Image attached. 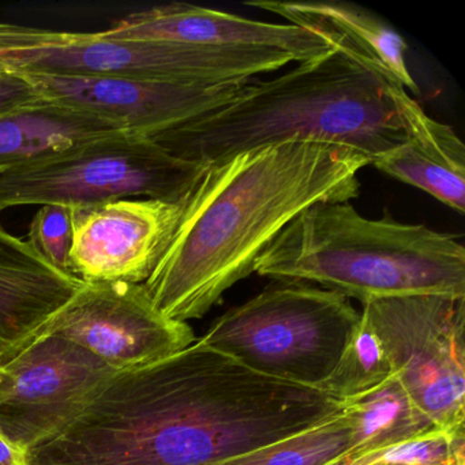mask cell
<instances>
[{
    "label": "cell",
    "mask_w": 465,
    "mask_h": 465,
    "mask_svg": "<svg viewBox=\"0 0 465 465\" xmlns=\"http://www.w3.org/2000/svg\"><path fill=\"white\" fill-rule=\"evenodd\" d=\"M344 404L201 341L116 371L26 465H216L323 423Z\"/></svg>",
    "instance_id": "cell-1"
},
{
    "label": "cell",
    "mask_w": 465,
    "mask_h": 465,
    "mask_svg": "<svg viewBox=\"0 0 465 465\" xmlns=\"http://www.w3.org/2000/svg\"><path fill=\"white\" fill-rule=\"evenodd\" d=\"M371 160L334 143L293 140L206 165L143 288L157 309L186 322L203 317L302 212L350 203Z\"/></svg>",
    "instance_id": "cell-2"
},
{
    "label": "cell",
    "mask_w": 465,
    "mask_h": 465,
    "mask_svg": "<svg viewBox=\"0 0 465 465\" xmlns=\"http://www.w3.org/2000/svg\"><path fill=\"white\" fill-rule=\"evenodd\" d=\"M393 86L333 47L279 77L250 81L224 107L152 140L203 165L293 140L348 146L372 162L404 140Z\"/></svg>",
    "instance_id": "cell-3"
},
{
    "label": "cell",
    "mask_w": 465,
    "mask_h": 465,
    "mask_svg": "<svg viewBox=\"0 0 465 465\" xmlns=\"http://www.w3.org/2000/svg\"><path fill=\"white\" fill-rule=\"evenodd\" d=\"M254 273L318 284L361 303L407 295L465 298V249L456 236L397 222L388 212L367 219L350 203L302 212L261 254Z\"/></svg>",
    "instance_id": "cell-4"
},
{
    "label": "cell",
    "mask_w": 465,
    "mask_h": 465,
    "mask_svg": "<svg viewBox=\"0 0 465 465\" xmlns=\"http://www.w3.org/2000/svg\"><path fill=\"white\" fill-rule=\"evenodd\" d=\"M293 59L257 48L114 40L0 23V70L15 74L113 77L217 86L247 83Z\"/></svg>",
    "instance_id": "cell-5"
},
{
    "label": "cell",
    "mask_w": 465,
    "mask_h": 465,
    "mask_svg": "<svg viewBox=\"0 0 465 465\" xmlns=\"http://www.w3.org/2000/svg\"><path fill=\"white\" fill-rule=\"evenodd\" d=\"M359 321L361 312L341 293L279 282L225 312L198 341L258 374L318 389Z\"/></svg>",
    "instance_id": "cell-6"
},
{
    "label": "cell",
    "mask_w": 465,
    "mask_h": 465,
    "mask_svg": "<svg viewBox=\"0 0 465 465\" xmlns=\"http://www.w3.org/2000/svg\"><path fill=\"white\" fill-rule=\"evenodd\" d=\"M206 165L143 135L116 133L0 171V213L25 205H94L146 197L184 203Z\"/></svg>",
    "instance_id": "cell-7"
},
{
    "label": "cell",
    "mask_w": 465,
    "mask_h": 465,
    "mask_svg": "<svg viewBox=\"0 0 465 465\" xmlns=\"http://www.w3.org/2000/svg\"><path fill=\"white\" fill-rule=\"evenodd\" d=\"M361 304L413 404L437 429L465 437V298L391 296Z\"/></svg>",
    "instance_id": "cell-8"
},
{
    "label": "cell",
    "mask_w": 465,
    "mask_h": 465,
    "mask_svg": "<svg viewBox=\"0 0 465 465\" xmlns=\"http://www.w3.org/2000/svg\"><path fill=\"white\" fill-rule=\"evenodd\" d=\"M114 372L70 340L40 334L0 366V431L28 453L69 424Z\"/></svg>",
    "instance_id": "cell-9"
},
{
    "label": "cell",
    "mask_w": 465,
    "mask_h": 465,
    "mask_svg": "<svg viewBox=\"0 0 465 465\" xmlns=\"http://www.w3.org/2000/svg\"><path fill=\"white\" fill-rule=\"evenodd\" d=\"M43 333L70 340L114 371L153 363L197 341L192 326L163 314L143 284L124 282H84Z\"/></svg>",
    "instance_id": "cell-10"
},
{
    "label": "cell",
    "mask_w": 465,
    "mask_h": 465,
    "mask_svg": "<svg viewBox=\"0 0 465 465\" xmlns=\"http://www.w3.org/2000/svg\"><path fill=\"white\" fill-rule=\"evenodd\" d=\"M23 75V74H20ZM42 99L154 138L232 102L247 83L200 86L113 77L24 74Z\"/></svg>",
    "instance_id": "cell-11"
},
{
    "label": "cell",
    "mask_w": 465,
    "mask_h": 465,
    "mask_svg": "<svg viewBox=\"0 0 465 465\" xmlns=\"http://www.w3.org/2000/svg\"><path fill=\"white\" fill-rule=\"evenodd\" d=\"M183 205L124 198L73 208V276L83 282L143 284L170 243Z\"/></svg>",
    "instance_id": "cell-12"
},
{
    "label": "cell",
    "mask_w": 465,
    "mask_h": 465,
    "mask_svg": "<svg viewBox=\"0 0 465 465\" xmlns=\"http://www.w3.org/2000/svg\"><path fill=\"white\" fill-rule=\"evenodd\" d=\"M102 34L114 40L276 51L287 54L298 64L333 50L325 37L299 26L247 20L187 4L163 5L132 13Z\"/></svg>",
    "instance_id": "cell-13"
},
{
    "label": "cell",
    "mask_w": 465,
    "mask_h": 465,
    "mask_svg": "<svg viewBox=\"0 0 465 465\" xmlns=\"http://www.w3.org/2000/svg\"><path fill=\"white\" fill-rule=\"evenodd\" d=\"M83 284L0 225V366L39 337Z\"/></svg>",
    "instance_id": "cell-14"
},
{
    "label": "cell",
    "mask_w": 465,
    "mask_h": 465,
    "mask_svg": "<svg viewBox=\"0 0 465 465\" xmlns=\"http://www.w3.org/2000/svg\"><path fill=\"white\" fill-rule=\"evenodd\" d=\"M247 6L279 15L290 25L315 32L334 48L347 54L383 80L410 89L419 88L405 62L407 43L401 35L374 13L336 0L282 2L252 0Z\"/></svg>",
    "instance_id": "cell-15"
},
{
    "label": "cell",
    "mask_w": 465,
    "mask_h": 465,
    "mask_svg": "<svg viewBox=\"0 0 465 465\" xmlns=\"http://www.w3.org/2000/svg\"><path fill=\"white\" fill-rule=\"evenodd\" d=\"M404 140L371 162L381 173L423 190L459 214L465 212V146L449 124L424 113L402 86L391 88Z\"/></svg>",
    "instance_id": "cell-16"
},
{
    "label": "cell",
    "mask_w": 465,
    "mask_h": 465,
    "mask_svg": "<svg viewBox=\"0 0 465 465\" xmlns=\"http://www.w3.org/2000/svg\"><path fill=\"white\" fill-rule=\"evenodd\" d=\"M122 132L99 116L43 99L0 115V171Z\"/></svg>",
    "instance_id": "cell-17"
},
{
    "label": "cell",
    "mask_w": 465,
    "mask_h": 465,
    "mask_svg": "<svg viewBox=\"0 0 465 465\" xmlns=\"http://www.w3.org/2000/svg\"><path fill=\"white\" fill-rule=\"evenodd\" d=\"M352 420V440L342 454L369 453L435 431L437 426L413 404L396 377L345 402Z\"/></svg>",
    "instance_id": "cell-18"
},
{
    "label": "cell",
    "mask_w": 465,
    "mask_h": 465,
    "mask_svg": "<svg viewBox=\"0 0 465 465\" xmlns=\"http://www.w3.org/2000/svg\"><path fill=\"white\" fill-rule=\"evenodd\" d=\"M351 440L352 420L344 410L312 429L216 465H326L347 451Z\"/></svg>",
    "instance_id": "cell-19"
},
{
    "label": "cell",
    "mask_w": 465,
    "mask_h": 465,
    "mask_svg": "<svg viewBox=\"0 0 465 465\" xmlns=\"http://www.w3.org/2000/svg\"><path fill=\"white\" fill-rule=\"evenodd\" d=\"M394 377L393 364L377 331L361 312V321L336 369L318 391L345 402L374 391Z\"/></svg>",
    "instance_id": "cell-20"
},
{
    "label": "cell",
    "mask_w": 465,
    "mask_h": 465,
    "mask_svg": "<svg viewBox=\"0 0 465 465\" xmlns=\"http://www.w3.org/2000/svg\"><path fill=\"white\" fill-rule=\"evenodd\" d=\"M465 449V437H451L442 430L413 438L400 445L364 454H341L326 465H437Z\"/></svg>",
    "instance_id": "cell-21"
},
{
    "label": "cell",
    "mask_w": 465,
    "mask_h": 465,
    "mask_svg": "<svg viewBox=\"0 0 465 465\" xmlns=\"http://www.w3.org/2000/svg\"><path fill=\"white\" fill-rule=\"evenodd\" d=\"M26 242L56 271L73 276L69 260L73 246V208L42 206L32 219Z\"/></svg>",
    "instance_id": "cell-22"
},
{
    "label": "cell",
    "mask_w": 465,
    "mask_h": 465,
    "mask_svg": "<svg viewBox=\"0 0 465 465\" xmlns=\"http://www.w3.org/2000/svg\"><path fill=\"white\" fill-rule=\"evenodd\" d=\"M31 83L15 73L0 70V115L42 102Z\"/></svg>",
    "instance_id": "cell-23"
},
{
    "label": "cell",
    "mask_w": 465,
    "mask_h": 465,
    "mask_svg": "<svg viewBox=\"0 0 465 465\" xmlns=\"http://www.w3.org/2000/svg\"><path fill=\"white\" fill-rule=\"evenodd\" d=\"M0 465H26V454L0 431Z\"/></svg>",
    "instance_id": "cell-24"
},
{
    "label": "cell",
    "mask_w": 465,
    "mask_h": 465,
    "mask_svg": "<svg viewBox=\"0 0 465 465\" xmlns=\"http://www.w3.org/2000/svg\"><path fill=\"white\" fill-rule=\"evenodd\" d=\"M437 465H465V449L454 453L448 461L440 462V464Z\"/></svg>",
    "instance_id": "cell-25"
}]
</instances>
